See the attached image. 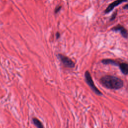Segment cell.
<instances>
[{"instance_id":"cell-7","label":"cell","mask_w":128,"mask_h":128,"mask_svg":"<svg viewBox=\"0 0 128 128\" xmlns=\"http://www.w3.org/2000/svg\"><path fill=\"white\" fill-rule=\"evenodd\" d=\"M120 72L124 75L126 76L128 73V64L126 62H120L118 66Z\"/></svg>"},{"instance_id":"cell-8","label":"cell","mask_w":128,"mask_h":128,"mask_svg":"<svg viewBox=\"0 0 128 128\" xmlns=\"http://www.w3.org/2000/svg\"><path fill=\"white\" fill-rule=\"evenodd\" d=\"M32 122L37 128H44L42 123L36 118H32Z\"/></svg>"},{"instance_id":"cell-9","label":"cell","mask_w":128,"mask_h":128,"mask_svg":"<svg viewBox=\"0 0 128 128\" xmlns=\"http://www.w3.org/2000/svg\"><path fill=\"white\" fill-rule=\"evenodd\" d=\"M60 8H61V6H59L58 7H56V10H55V12L57 13L58 12L59 10H60Z\"/></svg>"},{"instance_id":"cell-5","label":"cell","mask_w":128,"mask_h":128,"mask_svg":"<svg viewBox=\"0 0 128 128\" xmlns=\"http://www.w3.org/2000/svg\"><path fill=\"white\" fill-rule=\"evenodd\" d=\"M112 30L114 31H120L123 37H124V38H127V35H128L127 34V30L122 26L118 24V25L114 27Z\"/></svg>"},{"instance_id":"cell-4","label":"cell","mask_w":128,"mask_h":128,"mask_svg":"<svg viewBox=\"0 0 128 128\" xmlns=\"http://www.w3.org/2000/svg\"><path fill=\"white\" fill-rule=\"evenodd\" d=\"M127 0H116L111 3L106 9L105 10V13H108L110 12V11H112L114 8L115 6H118L120 4L124 2H126Z\"/></svg>"},{"instance_id":"cell-1","label":"cell","mask_w":128,"mask_h":128,"mask_svg":"<svg viewBox=\"0 0 128 128\" xmlns=\"http://www.w3.org/2000/svg\"><path fill=\"white\" fill-rule=\"evenodd\" d=\"M100 82L104 88L110 90H119L124 86L123 80L118 76L105 75L100 78Z\"/></svg>"},{"instance_id":"cell-3","label":"cell","mask_w":128,"mask_h":128,"mask_svg":"<svg viewBox=\"0 0 128 128\" xmlns=\"http://www.w3.org/2000/svg\"><path fill=\"white\" fill-rule=\"evenodd\" d=\"M57 57L65 67L72 68L75 66V63L69 57L61 54H58L57 55Z\"/></svg>"},{"instance_id":"cell-6","label":"cell","mask_w":128,"mask_h":128,"mask_svg":"<svg viewBox=\"0 0 128 128\" xmlns=\"http://www.w3.org/2000/svg\"><path fill=\"white\" fill-rule=\"evenodd\" d=\"M102 63L104 64L108 65V64H112L113 66H119L120 62H118L116 60H114L110 58H106V59H103L101 61Z\"/></svg>"},{"instance_id":"cell-2","label":"cell","mask_w":128,"mask_h":128,"mask_svg":"<svg viewBox=\"0 0 128 128\" xmlns=\"http://www.w3.org/2000/svg\"><path fill=\"white\" fill-rule=\"evenodd\" d=\"M84 79L90 88L93 91L94 94L98 96H102V93L98 88L95 86L94 82L92 80V77L89 71L86 70L84 72Z\"/></svg>"},{"instance_id":"cell-10","label":"cell","mask_w":128,"mask_h":128,"mask_svg":"<svg viewBox=\"0 0 128 128\" xmlns=\"http://www.w3.org/2000/svg\"><path fill=\"white\" fill-rule=\"evenodd\" d=\"M56 38H58L60 37V34H59L58 32H57V33H56Z\"/></svg>"}]
</instances>
